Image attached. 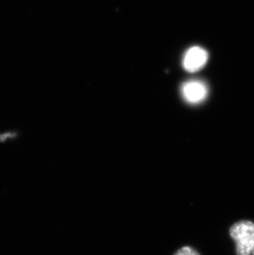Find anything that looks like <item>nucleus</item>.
Here are the masks:
<instances>
[{
  "mask_svg": "<svg viewBox=\"0 0 254 255\" xmlns=\"http://www.w3.org/2000/svg\"><path fill=\"white\" fill-rule=\"evenodd\" d=\"M230 236L235 243L236 255H254V222H235L230 227Z\"/></svg>",
  "mask_w": 254,
  "mask_h": 255,
  "instance_id": "nucleus-1",
  "label": "nucleus"
},
{
  "mask_svg": "<svg viewBox=\"0 0 254 255\" xmlns=\"http://www.w3.org/2000/svg\"><path fill=\"white\" fill-rule=\"evenodd\" d=\"M181 93L188 104H197L206 99L208 89L200 80H190L182 85Z\"/></svg>",
  "mask_w": 254,
  "mask_h": 255,
  "instance_id": "nucleus-2",
  "label": "nucleus"
},
{
  "mask_svg": "<svg viewBox=\"0 0 254 255\" xmlns=\"http://www.w3.org/2000/svg\"><path fill=\"white\" fill-rule=\"evenodd\" d=\"M208 53L200 46H193L187 50L182 60V65L188 72H197L206 65Z\"/></svg>",
  "mask_w": 254,
  "mask_h": 255,
  "instance_id": "nucleus-3",
  "label": "nucleus"
},
{
  "mask_svg": "<svg viewBox=\"0 0 254 255\" xmlns=\"http://www.w3.org/2000/svg\"><path fill=\"white\" fill-rule=\"evenodd\" d=\"M173 255H201L195 249L190 246H184L178 250Z\"/></svg>",
  "mask_w": 254,
  "mask_h": 255,
  "instance_id": "nucleus-4",
  "label": "nucleus"
}]
</instances>
